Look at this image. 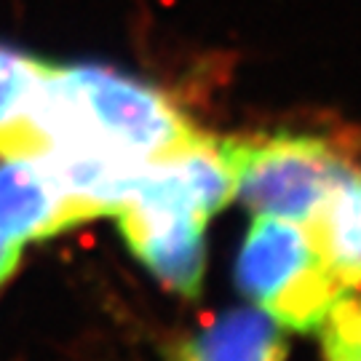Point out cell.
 <instances>
[{
    "mask_svg": "<svg viewBox=\"0 0 361 361\" xmlns=\"http://www.w3.org/2000/svg\"><path fill=\"white\" fill-rule=\"evenodd\" d=\"M30 126L40 150L80 145L137 166L171 158L204 137L166 94L97 65H43Z\"/></svg>",
    "mask_w": 361,
    "mask_h": 361,
    "instance_id": "obj_1",
    "label": "cell"
},
{
    "mask_svg": "<svg viewBox=\"0 0 361 361\" xmlns=\"http://www.w3.org/2000/svg\"><path fill=\"white\" fill-rule=\"evenodd\" d=\"M235 284L279 324L310 332L340 297L337 284L305 225L259 214L235 262Z\"/></svg>",
    "mask_w": 361,
    "mask_h": 361,
    "instance_id": "obj_2",
    "label": "cell"
},
{
    "mask_svg": "<svg viewBox=\"0 0 361 361\" xmlns=\"http://www.w3.org/2000/svg\"><path fill=\"white\" fill-rule=\"evenodd\" d=\"M233 177V195L268 217L308 225L335 190L345 164L316 137L273 134L219 142Z\"/></svg>",
    "mask_w": 361,
    "mask_h": 361,
    "instance_id": "obj_3",
    "label": "cell"
},
{
    "mask_svg": "<svg viewBox=\"0 0 361 361\" xmlns=\"http://www.w3.org/2000/svg\"><path fill=\"white\" fill-rule=\"evenodd\" d=\"M89 219L38 158H0V238L25 246Z\"/></svg>",
    "mask_w": 361,
    "mask_h": 361,
    "instance_id": "obj_4",
    "label": "cell"
},
{
    "mask_svg": "<svg viewBox=\"0 0 361 361\" xmlns=\"http://www.w3.org/2000/svg\"><path fill=\"white\" fill-rule=\"evenodd\" d=\"M286 337L271 313L244 308L225 313L198 335L174 345L171 361H284Z\"/></svg>",
    "mask_w": 361,
    "mask_h": 361,
    "instance_id": "obj_5",
    "label": "cell"
},
{
    "mask_svg": "<svg viewBox=\"0 0 361 361\" xmlns=\"http://www.w3.org/2000/svg\"><path fill=\"white\" fill-rule=\"evenodd\" d=\"M329 273L345 292L361 286V169L348 166L324 209L305 225Z\"/></svg>",
    "mask_w": 361,
    "mask_h": 361,
    "instance_id": "obj_6",
    "label": "cell"
},
{
    "mask_svg": "<svg viewBox=\"0 0 361 361\" xmlns=\"http://www.w3.org/2000/svg\"><path fill=\"white\" fill-rule=\"evenodd\" d=\"M43 62L0 46V158H35L40 153L30 129V107Z\"/></svg>",
    "mask_w": 361,
    "mask_h": 361,
    "instance_id": "obj_7",
    "label": "cell"
},
{
    "mask_svg": "<svg viewBox=\"0 0 361 361\" xmlns=\"http://www.w3.org/2000/svg\"><path fill=\"white\" fill-rule=\"evenodd\" d=\"M319 326H322V343L326 361H361L356 297H340Z\"/></svg>",
    "mask_w": 361,
    "mask_h": 361,
    "instance_id": "obj_8",
    "label": "cell"
},
{
    "mask_svg": "<svg viewBox=\"0 0 361 361\" xmlns=\"http://www.w3.org/2000/svg\"><path fill=\"white\" fill-rule=\"evenodd\" d=\"M19 252H22L19 244H13L8 238H0V284L13 273L16 262H19Z\"/></svg>",
    "mask_w": 361,
    "mask_h": 361,
    "instance_id": "obj_9",
    "label": "cell"
},
{
    "mask_svg": "<svg viewBox=\"0 0 361 361\" xmlns=\"http://www.w3.org/2000/svg\"><path fill=\"white\" fill-rule=\"evenodd\" d=\"M356 305H359V345H361V300L356 297Z\"/></svg>",
    "mask_w": 361,
    "mask_h": 361,
    "instance_id": "obj_10",
    "label": "cell"
}]
</instances>
